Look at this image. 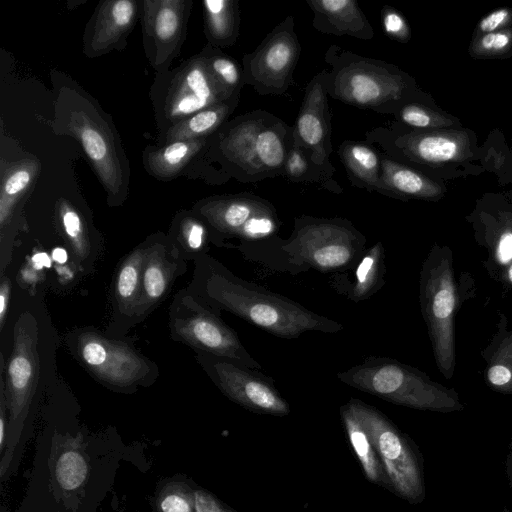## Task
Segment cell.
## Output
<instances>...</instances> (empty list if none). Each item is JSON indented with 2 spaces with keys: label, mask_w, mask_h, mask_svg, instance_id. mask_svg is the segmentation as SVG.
I'll return each instance as SVG.
<instances>
[{
  "label": "cell",
  "mask_w": 512,
  "mask_h": 512,
  "mask_svg": "<svg viewBox=\"0 0 512 512\" xmlns=\"http://www.w3.org/2000/svg\"><path fill=\"white\" fill-rule=\"evenodd\" d=\"M53 75L55 92L52 128L75 138L107 192L111 206L121 205L129 191V162L108 114L74 81Z\"/></svg>",
  "instance_id": "6da1fadb"
},
{
  "label": "cell",
  "mask_w": 512,
  "mask_h": 512,
  "mask_svg": "<svg viewBox=\"0 0 512 512\" xmlns=\"http://www.w3.org/2000/svg\"><path fill=\"white\" fill-rule=\"evenodd\" d=\"M204 292L220 308L281 338L294 339L308 331L336 333L343 329L336 321L233 275L210 273Z\"/></svg>",
  "instance_id": "7a4b0ae2"
},
{
  "label": "cell",
  "mask_w": 512,
  "mask_h": 512,
  "mask_svg": "<svg viewBox=\"0 0 512 512\" xmlns=\"http://www.w3.org/2000/svg\"><path fill=\"white\" fill-rule=\"evenodd\" d=\"M293 143V126L262 110L238 116L218 136L221 158L243 182L282 176Z\"/></svg>",
  "instance_id": "3957f363"
},
{
  "label": "cell",
  "mask_w": 512,
  "mask_h": 512,
  "mask_svg": "<svg viewBox=\"0 0 512 512\" xmlns=\"http://www.w3.org/2000/svg\"><path fill=\"white\" fill-rule=\"evenodd\" d=\"M328 96L347 105L377 113H396L407 98L410 80L393 64L331 45L325 53Z\"/></svg>",
  "instance_id": "277c9868"
},
{
  "label": "cell",
  "mask_w": 512,
  "mask_h": 512,
  "mask_svg": "<svg viewBox=\"0 0 512 512\" xmlns=\"http://www.w3.org/2000/svg\"><path fill=\"white\" fill-rule=\"evenodd\" d=\"M337 377L357 390L396 405L440 413L464 409L455 389L395 359L370 356L363 363L339 372Z\"/></svg>",
  "instance_id": "5b68a950"
},
{
  "label": "cell",
  "mask_w": 512,
  "mask_h": 512,
  "mask_svg": "<svg viewBox=\"0 0 512 512\" xmlns=\"http://www.w3.org/2000/svg\"><path fill=\"white\" fill-rule=\"evenodd\" d=\"M461 292L452 250L434 244L422 264L419 302L437 368L446 379L453 377L456 367L455 319L463 300Z\"/></svg>",
  "instance_id": "8992f818"
},
{
  "label": "cell",
  "mask_w": 512,
  "mask_h": 512,
  "mask_svg": "<svg viewBox=\"0 0 512 512\" xmlns=\"http://www.w3.org/2000/svg\"><path fill=\"white\" fill-rule=\"evenodd\" d=\"M240 95L229 91L212 71L206 49L177 68L158 74L151 99L164 133L189 116Z\"/></svg>",
  "instance_id": "52a82bcc"
},
{
  "label": "cell",
  "mask_w": 512,
  "mask_h": 512,
  "mask_svg": "<svg viewBox=\"0 0 512 512\" xmlns=\"http://www.w3.org/2000/svg\"><path fill=\"white\" fill-rule=\"evenodd\" d=\"M348 403L374 443L388 491L410 504H421L426 497L424 459L416 443L377 408L354 398Z\"/></svg>",
  "instance_id": "ba28073f"
},
{
  "label": "cell",
  "mask_w": 512,
  "mask_h": 512,
  "mask_svg": "<svg viewBox=\"0 0 512 512\" xmlns=\"http://www.w3.org/2000/svg\"><path fill=\"white\" fill-rule=\"evenodd\" d=\"M283 249L293 260L323 272L351 269L366 251L364 235L350 221L312 216L295 219Z\"/></svg>",
  "instance_id": "9c48e42d"
},
{
  "label": "cell",
  "mask_w": 512,
  "mask_h": 512,
  "mask_svg": "<svg viewBox=\"0 0 512 512\" xmlns=\"http://www.w3.org/2000/svg\"><path fill=\"white\" fill-rule=\"evenodd\" d=\"M300 53L294 18L289 15L253 52L243 56L245 85L252 86L262 96L283 95L292 82Z\"/></svg>",
  "instance_id": "30bf717a"
},
{
  "label": "cell",
  "mask_w": 512,
  "mask_h": 512,
  "mask_svg": "<svg viewBox=\"0 0 512 512\" xmlns=\"http://www.w3.org/2000/svg\"><path fill=\"white\" fill-rule=\"evenodd\" d=\"M196 211L214 230L228 237L255 241L279 230L275 207L251 193L209 197L197 204Z\"/></svg>",
  "instance_id": "8fae6325"
},
{
  "label": "cell",
  "mask_w": 512,
  "mask_h": 512,
  "mask_svg": "<svg viewBox=\"0 0 512 512\" xmlns=\"http://www.w3.org/2000/svg\"><path fill=\"white\" fill-rule=\"evenodd\" d=\"M368 143L379 145L382 153L396 159L439 165L462 160L469 150V139L460 131H417L398 134L392 128L377 127L366 133Z\"/></svg>",
  "instance_id": "7c38bea8"
},
{
  "label": "cell",
  "mask_w": 512,
  "mask_h": 512,
  "mask_svg": "<svg viewBox=\"0 0 512 512\" xmlns=\"http://www.w3.org/2000/svg\"><path fill=\"white\" fill-rule=\"evenodd\" d=\"M191 0H144L141 5L143 44L158 74L169 71L184 42Z\"/></svg>",
  "instance_id": "4fadbf2b"
},
{
  "label": "cell",
  "mask_w": 512,
  "mask_h": 512,
  "mask_svg": "<svg viewBox=\"0 0 512 512\" xmlns=\"http://www.w3.org/2000/svg\"><path fill=\"white\" fill-rule=\"evenodd\" d=\"M203 363L208 364L207 371L233 402L259 414L287 416L290 413L288 402L273 380L258 370L213 355Z\"/></svg>",
  "instance_id": "5bb4252c"
},
{
  "label": "cell",
  "mask_w": 512,
  "mask_h": 512,
  "mask_svg": "<svg viewBox=\"0 0 512 512\" xmlns=\"http://www.w3.org/2000/svg\"><path fill=\"white\" fill-rule=\"evenodd\" d=\"M293 134L294 141L311 154V159L317 166L334 174V167L329 159L333 152L331 114L322 71L306 87L293 126Z\"/></svg>",
  "instance_id": "9a60e30c"
},
{
  "label": "cell",
  "mask_w": 512,
  "mask_h": 512,
  "mask_svg": "<svg viewBox=\"0 0 512 512\" xmlns=\"http://www.w3.org/2000/svg\"><path fill=\"white\" fill-rule=\"evenodd\" d=\"M186 317H175V332L193 346L250 369L260 370L261 365L246 351L235 332L220 319L198 307L193 301Z\"/></svg>",
  "instance_id": "2e32d148"
},
{
  "label": "cell",
  "mask_w": 512,
  "mask_h": 512,
  "mask_svg": "<svg viewBox=\"0 0 512 512\" xmlns=\"http://www.w3.org/2000/svg\"><path fill=\"white\" fill-rule=\"evenodd\" d=\"M139 4L134 0L99 2L85 27L83 53L94 58L123 49L136 22Z\"/></svg>",
  "instance_id": "e0dca14e"
},
{
  "label": "cell",
  "mask_w": 512,
  "mask_h": 512,
  "mask_svg": "<svg viewBox=\"0 0 512 512\" xmlns=\"http://www.w3.org/2000/svg\"><path fill=\"white\" fill-rule=\"evenodd\" d=\"M82 361L98 377L112 385L125 387L140 379L148 367L134 351L93 333L78 341Z\"/></svg>",
  "instance_id": "ac0fdd59"
},
{
  "label": "cell",
  "mask_w": 512,
  "mask_h": 512,
  "mask_svg": "<svg viewBox=\"0 0 512 512\" xmlns=\"http://www.w3.org/2000/svg\"><path fill=\"white\" fill-rule=\"evenodd\" d=\"M38 377L36 325L21 318L15 327L14 347L7 368L10 416L16 420L26 409Z\"/></svg>",
  "instance_id": "d6986e66"
},
{
  "label": "cell",
  "mask_w": 512,
  "mask_h": 512,
  "mask_svg": "<svg viewBox=\"0 0 512 512\" xmlns=\"http://www.w3.org/2000/svg\"><path fill=\"white\" fill-rule=\"evenodd\" d=\"M474 238L487 251L483 265L490 278L498 281L512 261V209L504 206L480 207L470 217Z\"/></svg>",
  "instance_id": "ffe728a7"
},
{
  "label": "cell",
  "mask_w": 512,
  "mask_h": 512,
  "mask_svg": "<svg viewBox=\"0 0 512 512\" xmlns=\"http://www.w3.org/2000/svg\"><path fill=\"white\" fill-rule=\"evenodd\" d=\"M313 11L312 26L324 34L371 40L374 30L355 0H306Z\"/></svg>",
  "instance_id": "44dd1931"
},
{
  "label": "cell",
  "mask_w": 512,
  "mask_h": 512,
  "mask_svg": "<svg viewBox=\"0 0 512 512\" xmlns=\"http://www.w3.org/2000/svg\"><path fill=\"white\" fill-rule=\"evenodd\" d=\"M380 194L398 199L436 201L443 196V188L421 172L380 152Z\"/></svg>",
  "instance_id": "7402d4cb"
},
{
  "label": "cell",
  "mask_w": 512,
  "mask_h": 512,
  "mask_svg": "<svg viewBox=\"0 0 512 512\" xmlns=\"http://www.w3.org/2000/svg\"><path fill=\"white\" fill-rule=\"evenodd\" d=\"M496 331L480 354L485 361L484 381L487 387L502 394H512V329L499 312Z\"/></svg>",
  "instance_id": "603a6c76"
},
{
  "label": "cell",
  "mask_w": 512,
  "mask_h": 512,
  "mask_svg": "<svg viewBox=\"0 0 512 512\" xmlns=\"http://www.w3.org/2000/svg\"><path fill=\"white\" fill-rule=\"evenodd\" d=\"M340 417L348 442L360 463L365 478L370 483L389 490L388 479L374 443L348 402L340 407Z\"/></svg>",
  "instance_id": "cb8c5ba5"
},
{
  "label": "cell",
  "mask_w": 512,
  "mask_h": 512,
  "mask_svg": "<svg viewBox=\"0 0 512 512\" xmlns=\"http://www.w3.org/2000/svg\"><path fill=\"white\" fill-rule=\"evenodd\" d=\"M338 155L354 186L368 191H381L380 153L370 143L346 140L338 149Z\"/></svg>",
  "instance_id": "d4e9b609"
},
{
  "label": "cell",
  "mask_w": 512,
  "mask_h": 512,
  "mask_svg": "<svg viewBox=\"0 0 512 512\" xmlns=\"http://www.w3.org/2000/svg\"><path fill=\"white\" fill-rule=\"evenodd\" d=\"M209 138L176 141L161 147H148L143 152L144 166L149 174L157 179H173L206 146Z\"/></svg>",
  "instance_id": "484cf974"
},
{
  "label": "cell",
  "mask_w": 512,
  "mask_h": 512,
  "mask_svg": "<svg viewBox=\"0 0 512 512\" xmlns=\"http://www.w3.org/2000/svg\"><path fill=\"white\" fill-rule=\"evenodd\" d=\"M240 95L201 110L170 127L164 133L165 144L209 138L217 131L238 105Z\"/></svg>",
  "instance_id": "4316f807"
},
{
  "label": "cell",
  "mask_w": 512,
  "mask_h": 512,
  "mask_svg": "<svg viewBox=\"0 0 512 512\" xmlns=\"http://www.w3.org/2000/svg\"><path fill=\"white\" fill-rule=\"evenodd\" d=\"M205 34L211 46L228 47L239 36L240 12L237 0L203 1Z\"/></svg>",
  "instance_id": "83f0119b"
},
{
  "label": "cell",
  "mask_w": 512,
  "mask_h": 512,
  "mask_svg": "<svg viewBox=\"0 0 512 512\" xmlns=\"http://www.w3.org/2000/svg\"><path fill=\"white\" fill-rule=\"evenodd\" d=\"M39 170L36 159H23L2 165L0 189V224L3 230L8 225L16 201L31 186Z\"/></svg>",
  "instance_id": "f1b7e54d"
},
{
  "label": "cell",
  "mask_w": 512,
  "mask_h": 512,
  "mask_svg": "<svg viewBox=\"0 0 512 512\" xmlns=\"http://www.w3.org/2000/svg\"><path fill=\"white\" fill-rule=\"evenodd\" d=\"M385 273L384 248L381 242L367 249L356 266L353 283L340 285V289L350 300L359 302L369 299L383 284Z\"/></svg>",
  "instance_id": "f546056e"
},
{
  "label": "cell",
  "mask_w": 512,
  "mask_h": 512,
  "mask_svg": "<svg viewBox=\"0 0 512 512\" xmlns=\"http://www.w3.org/2000/svg\"><path fill=\"white\" fill-rule=\"evenodd\" d=\"M282 176L294 183H315L330 191H341L333 174L317 166L311 154L295 141L288 152Z\"/></svg>",
  "instance_id": "4dcf8cb0"
},
{
  "label": "cell",
  "mask_w": 512,
  "mask_h": 512,
  "mask_svg": "<svg viewBox=\"0 0 512 512\" xmlns=\"http://www.w3.org/2000/svg\"><path fill=\"white\" fill-rule=\"evenodd\" d=\"M146 252L137 250L122 264L116 281V295L123 309L132 308L138 300Z\"/></svg>",
  "instance_id": "1f68e13d"
},
{
  "label": "cell",
  "mask_w": 512,
  "mask_h": 512,
  "mask_svg": "<svg viewBox=\"0 0 512 512\" xmlns=\"http://www.w3.org/2000/svg\"><path fill=\"white\" fill-rule=\"evenodd\" d=\"M170 270L160 252L146 253L142 273L143 299L151 304L158 301L169 285Z\"/></svg>",
  "instance_id": "d6a6232c"
},
{
  "label": "cell",
  "mask_w": 512,
  "mask_h": 512,
  "mask_svg": "<svg viewBox=\"0 0 512 512\" xmlns=\"http://www.w3.org/2000/svg\"><path fill=\"white\" fill-rule=\"evenodd\" d=\"M88 463L77 446L68 447L57 459L55 473L58 484L65 490L82 486L88 476Z\"/></svg>",
  "instance_id": "836d02e7"
},
{
  "label": "cell",
  "mask_w": 512,
  "mask_h": 512,
  "mask_svg": "<svg viewBox=\"0 0 512 512\" xmlns=\"http://www.w3.org/2000/svg\"><path fill=\"white\" fill-rule=\"evenodd\" d=\"M210 67L217 78L232 93L240 94L245 85L242 67L219 48H206Z\"/></svg>",
  "instance_id": "e575fe53"
},
{
  "label": "cell",
  "mask_w": 512,
  "mask_h": 512,
  "mask_svg": "<svg viewBox=\"0 0 512 512\" xmlns=\"http://www.w3.org/2000/svg\"><path fill=\"white\" fill-rule=\"evenodd\" d=\"M158 512H196L195 490L183 482L166 484L156 499Z\"/></svg>",
  "instance_id": "d590c367"
},
{
  "label": "cell",
  "mask_w": 512,
  "mask_h": 512,
  "mask_svg": "<svg viewBox=\"0 0 512 512\" xmlns=\"http://www.w3.org/2000/svg\"><path fill=\"white\" fill-rule=\"evenodd\" d=\"M396 114L401 122L416 129L442 128L454 123L450 118L414 102L403 105Z\"/></svg>",
  "instance_id": "8d00e7d4"
},
{
  "label": "cell",
  "mask_w": 512,
  "mask_h": 512,
  "mask_svg": "<svg viewBox=\"0 0 512 512\" xmlns=\"http://www.w3.org/2000/svg\"><path fill=\"white\" fill-rule=\"evenodd\" d=\"M512 49V29L477 35L470 46V54L477 58H496Z\"/></svg>",
  "instance_id": "74e56055"
},
{
  "label": "cell",
  "mask_w": 512,
  "mask_h": 512,
  "mask_svg": "<svg viewBox=\"0 0 512 512\" xmlns=\"http://www.w3.org/2000/svg\"><path fill=\"white\" fill-rule=\"evenodd\" d=\"M58 217L65 235L69 238L76 251L83 254L87 247V234L84 221L73 205L67 200L57 203Z\"/></svg>",
  "instance_id": "f35d334b"
},
{
  "label": "cell",
  "mask_w": 512,
  "mask_h": 512,
  "mask_svg": "<svg viewBox=\"0 0 512 512\" xmlns=\"http://www.w3.org/2000/svg\"><path fill=\"white\" fill-rule=\"evenodd\" d=\"M383 28L392 39L405 43L411 37L410 28L405 18L395 8L385 5L381 11Z\"/></svg>",
  "instance_id": "ab89813d"
},
{
  "label": "cell",
  "mask_w": 512,
  "mask_h": 512,
  "mask_svg": "<svg viewBox=\"0 0 512 512\" xmlns=\"http://www.w3.org/2000/svg\"><path fill=\"white\" fill-rule=\"evenodd\" d=\"M180 235L190 251H199L205 244L207 230L202 221L186 217L180 224Z\"/></svg>",
  "instance_id": "60d3db41"
},
{
  "label": "cell",
  "mask_w": 512,
  "mask_h": 512,
  "mask_svg": "<svg viewBox=\"0 0 512 512\" xmlns=\"http://www.w3.org/2000/svg\"><path fill=\"white\" fill-rule=\"evenodd\" d=\"M512 22V10L499 8L487 14L477 25V35L503 30ZM506 29V28H505Z\"/></svg>",
  "instance_id": "b9f144b4"
},
{
  "label": "cell",
  "mask_w": 512,
  "mask_h": 512,
  "mask_svg": "<svg viewBox=\"0 0 512 512\" xmlns=\"http://www.w3.org/2000/svg\"><path fill=\"white\" fill-rule=\"evenodd\" d=\"M196 512H237L204 489H195Z\"/></svg>",
  "instance_id": "7bdbcfd3"
},
{
  "label": "cell",
  "mask_w": 512,
  "mask_h": 512,
  "mask_svg": "<svg viewBox=\"0 0 512 512\" xmlns=\"http://www.w3.org/2000/svg\"><path fill=\"white\" fill-rule=\"evenodd\" d=\"M9 294H10V282L8 279H6L2 282L1 289H0V323H1V327L3 326L4 318H5L7 307H8Z\"/></svg>",
  "instance_id": "ee69618b"
},
{
  "label": "cell",
  "mask_w": 512,
  "mask_h": 512,
  "mask_svg": "<svg viewBox=\"0 0 512 512\" xmlns=\"http://www.w3.org/2000/svg\"><path fill=\"white\" fill-rule=\"evenodd\" d=\"M498 282H500L506 290L512 291V261L501 272Z\"/></svg>",
  "instance_id": "f6af8a7d"
},
{
  "label": "cell",
  "mask_w": 512,
  "mask_h": 512,
  "mask_svg": "<svg viewBox=\"0 0 512 512\" xmlns=\"http://www.w3.org/2000/svg\"><path fill=\"white\" fill-rule=\"evenodd\" d=\"M32 263L37 269H42L43 267L49 268L51 266V260L45 252L34 254L32 257Z\"/></svg>",
  "instance_id": "bcb514c9"
},
{
  "label": "cell",
  "mask_w": 512,
  "mask_h": 512,
  "mask_svg": "<svg viewBox=\"0 0 512 512\" xmlns=\"http://www.w3.org/2000/svg\"><path fill=\"white\" fill-rule=\"evenodd\" d=\"M505 472L508 479V483L512 489V439L510 441L509 450L505 460Z\"/></svg>",
  "instance_id": "7dc6e473"
},
{
  "label": "cell",
  "mask_w": 512,
  "mask_h": 512,
  "mask_svg": "<svg viewBox=\"0 0 512 512\" xmlns=\"http://www.w3.org/2000/svg\"><path fill=\"white\" fill-rule=\"evenodd\" d=\"M52 258L59 264H63L67 261V252L63 248H56L52 252Z\"/></svg>",
  "instance_id": "c3c4849f"
},
{
  "label": "cell",
  "mask_w": 512,
  "mask_h": 512,
  "mask_svg": "<svg viewBox=\"0 0 512 512\" xmlns=\"http://www.w3.org/2000/svg\"><path fill=\"white\" fill-rule=\"evenodd\" d=\"M4 435H5V418H4L3 405L1 404V418H0V447H1V449L3 447Z\"/></svg>",
  "instance_id": "681fc988"
},
{
  "label": "cell",
  "mask_w": 512,
  "mask_h": 512,
  "mask_svg": "<svg viewBox=\"0 0 512 512\" xmlns=\"http://www.w3.org/2000/svg\"><path fill=\"white\" fill-rule=\"evenodd\" d=\"M502 512H511L508 508H503V511Z\"/></svg>",
  "instance_id": "f907efd6"
},
{
  "label": "cell",
  "mask_w": 512,
  "mask_h": 512,
  "mask_svg": "<svg viewBox=\"0 0 512 512\" xmlns=\"http://www.w3.org/2000/svg\"><path fill=\"white\" fill-rule=\"evenodd\" d=\"M511 439H512V437H511Z\"/></svg>",
  "instance_id": "816d5d0a"
}]
</instances>
